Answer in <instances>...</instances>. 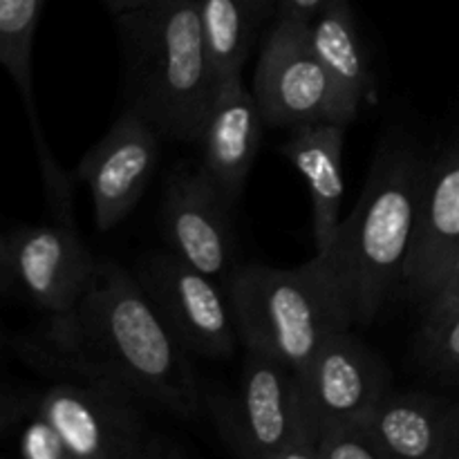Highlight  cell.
Here are the masks:
<instances>
[{
    "instance_id": "obj_4",
    "label": "cell",
    "mask_w": 459,
    "mask_h": 459,
    "mask_svg": "<svg viewBox=\"0 0 459 459\" xmlns=\"http://www.w3.org/2000/svg\"><path fill=\"white\" fill-rule=\"evenodd\" d=\"M224 290L242 345L296 372L330 336L354 325L348 294L323 254L290 269L236 264Z\"/></svg>"
},
{
    "instance_id": "obj_28",
    "label": "cell",
    "mask_w": 459,
    "mask_h": 459,
    "mask_svg": "<svg viewBox=\"0 0 459 459\" xmlns=\"http://www.w3.org/2000/svg\"><path fill=\"white\" fill-rule=\"evenodd\" d=\"M103 3L108 4V9H110L112 13H119L124 12V9L133 7V4H137L139 0H103Z\"/></svg>"
},
{
    "instance_id": "obj_20",
    "label": "cell",
    "mask_w": 459,
    "mask_h": 459,
    "mask_svg": "<svg viewBox=\"0 0 459 459\" xmlns=\"http://www.w3.org/2000/svg\"><path fill=\"white\" fill-rule=\"evenodd\" d=\"M316 459H385L366 417L332 424L316 437Z\"/></svg>"
},
{
    "instance_id": "obj_29",
    "label": "cell",
    "mask_w": 459,
    "mask_h": 459,
    "mask_svg": "<svg viewBox=\"0 0 459 459\" xmlns=\"http://www.w3.org/2000/svg\"><path fill=\"white\" fill-rule=\"evenodd\" d=\"M457 411V433H455V446H453V459H459V399H455Z\"/></svg>"
},
{
    "instance_id": "obj_11",
    "label": "cell",
    "mask_w": 459,
    "mask_h": 459,
    "mask_svg": "<svg viewBox=\"0 0 459 459\" xmlns=\"http://www.w3.org/2000/svg\"><path fill=\"white\" fill-rule=\"evenodd\" d=\"M231 206L202 166L175 170L161 202V233L170 254L222 285L236 267Z\"/></svg>"
},
{
    "instance_id": "obj_23",
    "label": "cell",
    "mask_w": 459,
    "mask_h": 459,
    "mask_svg": "<svg viewBox=\"0 0 459 459\" xmlns=\"http://www.w3.org/2000/svg\"><path fill=\"white\" fill-rule=\"evenodd\" d=\"M21 455L25 459H70L58 430L36 412L21 435Z\"/></svg>"
},
{
    "instance_id": "obj_27",
    "label": "cell",
    "mask_w": 459,
    "mask_h": 459,
    "mask_svg": "<svg viewBox=\"0 0 459 459\" xmlns=\"http://www.w3.org/2000/svg\"><path fill=\"white\" fill-rule=\"evenodd\" d=\"M247 3L254 7V12L258 13V16H264V13L272 12L273 4H278V0H247Z\"/></svg>"
},
{
    "instance_id": "obj_8",
    "label": "cell",
    "mask_w": 459,
    "mask_h": 459,
    "mask_svg": "<svg viewBox=\"0 0 459 459\" xmlns=\"http://www.w3.org/2000/svg\"><path fill=\"white\" fill-rule=\"evenodd\" d=\"M254 97L273 128L341 124L330 79L314 52L312 21L278 13L255 67Z\"/></svg>"
},
{
    "instance_id": "obj_18",
    "label": "cell",
    "mask_w": 459,
    "mask_h": 459,
    "mask_svg": "<svg viewBox=\"0 0 459 459\" xmlns=\"http://www.w3.org/2000/svg\"><path fill=\"white\" fill-rule=\"evenodd\" d=\"M45 3L48 0H0V65L13 79L22 103L30 112L43 178H56L63 170L49 152L43 133H40L34 106V81H31V49H34V34Z\"/></svg>"
},
{
    "instance_id": "obj_15",
    "label": "cell",
    "mask_w": 459,
    "mask_h": 459,
    "mask_svg": "<svg viewBox=\"0 0 459 459\" xmlns=\"http://www.w3.org/2000/svg\"><path fill=\"white\" fill-rule=\"evenodd\" d=\"M366 421L385 459H453L457 411L451 399L390 388Z\"/></svg>"
},
{
    "instance_id": "obj_25",
    "label": "cell",
    "mask_w": 459,
    "mask_h": 459,
    "mask_svg": "<svg viewBox=\"0 0 459 459\" xmlns=\"http://www.w3.org/2000/svg\"><path fill=\"white\" fill-rule=\"evenodd\" d=\"M25 411L27 402H22V399L18 397H9V394H0V433H3L9 424L21 420Z\"/></svg>"
},
{
    "instance_id": "obj_10",
    "label": "cell",
    "mask_w": 459,
    "mask_h": 459,
    "mask_svg": "<svg viewBox=\"0 0 459 459\" xmlns=\"http://www.w3.org/2000/svg\"><path fill=\"white\" fill-rule=\"evenodd\" d=\"M160 157L161 134L126 108L110 130L81 157L76 178L88 186L99 231H110L133 213Z\"/></svg>"
},
{
    "instance_id": "obj_26",
    "label": "cell",
    "mask_w": 459,
    "mask_h": 459,
    "mask_svg": "<svg viewBox=\"0 0 459 459\" xmlns=\"http://www.w3.org/2000/svg\"><path fill=\"white\" fill-rule=\"evenodd\" d=\"M13 282L12 269H9V258H7V240H0V290Z\"/></svg>"
},
{
    "instance_id": "obj_16",
    "label": "cell",
    "mask_w": 459,
    "mask_h": 459,
    "mask_svg": "<svg viewBox=\"0 0 459 459\" xmlns=\"http://www.w3.org/2000/svg\"><path fill=\"white\" fill-rule=\"evenodd\" d=\"M348 126L334 121L307 124L291 130L282 146V155L294 164L305 179L312 200L314 238L316 254L330 247L339 227L341 204H343V139Z\"/></svg>"
},
{
    "instance_id": "obj_12",
    "label": "cell",
    "mask_w": 459,
    "mask_h": 459,
    "mask_svg": "<svg viewBox=\"0 0 459 459\" xmlns=\"http://www.w3.org/2000/svg\"><path fill=\"white\" fill-rule=\"evenodd\" d=\"M12 278L27 299L49 314L70 309L88 287L97 258H92L72 220L34 224L7 240Z\"/></svg>"
},
{
    "instance_id": "obj_2",
    "label": "cell",
    "mask_w": 459,
    "mask_h": 459,
    "mask_svg": "<svg viewBox=\"0 0 459 459\" xmlns=\"http://www.w3.org/2000/svg\"><path fill=\"white\" fill-rule=\"evenodd\" d=\"M124 48V101L161 137L197 142L218 79L197 0H139L112 13Z\"/></svg>"
},
{
    "instance_id": "obj_21",
    "label": "cell",
    "mask_w": 459,
    "mask_h": 459,
    "mask_svg": "<svg viewBox=\"0 0 459 459\" xmlns=\"http://www.w3.org/2000/svg\"><path fill=\"white\" fill-rule=\"evenodd\" d=\"M420 357L430 375L442 379L459 377V314L453 316L433 336L420 341Z\"/></svg>"
},
{
    "instance_id": "obj_3",
    "label": "cell",
    "mask_w": 459,
    "mask_h": 459,
    "mask_svg": "<svg viewBox=\"0 0 459 459\" xmlns=\"http://www.w3.org/2000/svg\"><path fill=\"white\" fill-rule=\"evenodd\" d=\"M429 164L408 139H385L361 200L323 251L348 294L354 323L375 321L403 285Z\"/></svg>"
},
{
    "instance_id": "obj_22",
    "label": "cell",
    "mask_w": 459,
    "mask_h": 459,
    "mask_svg": "<svg viewBox=\"0 0 459 459\" xmlns=\"http://www.w3.org/2000/svg\"><path fill=\"white\" fill-rule=\"evenodd\" d=\"M459 314V260L455 267L451 269V273L446 276V281L442 282L437 291H435L433 299L424 305V316H421V327H420V341L433 336L439 327L446 325L453 316Z\"/></svg>"
},
{
    "instance_id": "obj_17",
    "label": "cell",
    "mask_w": 459,
    "mask_h": 459,
    "mask_svg": "<svg viewBox=\"0 0 459 459\" xmlns=\"http://www.w3.org/2000/svg\"><path fill=\"white\" fill-rule=\"evenodd\" d=\"M312 45L330 79L341 124H352L372 97V72L350 0H330L312 18Z\"/></svg>"
},
{
    "instance_id": "obj_13",
    "label": "cell",
    "mask_w": 459,
    "mask_h": 459,
    "mask_svg": "<svg viewBox=\"0 0 459 459\" xmlns=\"http://www.w3.org/2000/svg\"><path fill=\"white\" fill-rule=\"evenodd\" d=\"M459 260V143L444 151L426 170L415 236L403 269V285L429 303Z\"/></svg>"
},
{
    "instance_id": "obj_19",
    "label": "cell",
    "mask_w": 459,
    "mask_h": 459,
    "mask_svg": "<svg viewBox=\"0 0 459 459\" xmlns=\"http://www.w3.org/2000/svg\"><path fill=\"white\" fill-rule=\"evenodd\" d=\"M200 3L202 34L213 65L218 88L242 76V65L251 48V34L258 21L247 0H197Z\"/></svg>"
},
{
    "instance_id": "obj_7",
    "label": "cell",
    "mask_w": 459,
    "mask_h": 459,
    "mask_svg": "<svg viewBox=\"0 0 459 459\" xmlns=\"http://www.w3.org/2000/svg\"><path fill=\"white\" fill-rule=\"evenodd\" d=\"M134 278L166 330L188 354L227 359L236 352L238 330L222 282L170 251L139 260Z\"/></svg>"
},
{
    "instance_id": "obj_24",
    "label": "cell",
    "mask_w": 459,
    "mask_h": 459,
    "mask_svg": "<svg viewBox=\"0 0 459 459\" xmlns=\"http://www.w3.org/2000/svg\"><path fill=\"white\" fill-rule=\"evenodd\" d=\"M327 3L330 0H278V13L312 21L314 16H318L325 9Z\"/></svg>"
},
{
    "instance_id": "obj_1",
    "label": "cell",
    "mask_w": 459,
    "mask_h": 459,
    "mask_svg": "<svg viewBox=\"0 0 459 459\" xmlns=\"http://www.w3.org/2000/svg\"><path fill=\"white\" fill-rule=\"evenodd\" d=\"M36 352L74 379L175 417L193 420L204 406L188 352L166 330L134 273L115 260H97L81 299L52 314Z\"/></svg>"
},
{
    "instance_id": "obj_5",
    "label": "cell",
    "mask_w": 459,
    "mask_h": 459,
    "mask_svg": "<svg viewBox=\"0 0 459 459\" xmlns=\"http://www.w3.org/2000/svg\"><path fill=\"white\" fill-rule=\"evenodd\" d=\"M224 446L245 459H316L299 402L296 370L247 350L233 394L206 399Z\"/></svg>"
},
{
    "instance_id": "obj_14",
    "label": "cell",
    "mask_w": 459,
    "mask_h": 459,
    "mask_svg": "<svg viewBox=\"0 0 459 459\" xmlns=\"http://www.w3.org/2000/svg\"><path fill=\"white\" fill-rule=\"evenodd\" d=\"M263 126L258 101L242 85V76L220 85L197 143L202 148L200 166L231 204L245 191L258 155Z\"/></svg>"
},
{
    "instance_id": "obj_9",
    "label": "cell",
    "mask_w": 459,
    "mask_h": 459,
    "mask_svg": "<svg viewBox=\"0 0 459 459\" xmlns=\"http://www.w3.org/2000/svg\"><path fill=\"white\" fill-rule=\"evenodd\" d=\"M296 381L305 429L314 446L323 429L368 417L393 388L385 363L352 330L330 336L296 372Z\"/></svg>"
},
{
    "instance_id": "obj_6",
    "label": "cell",
    "mask_w": 459,
    "mask_h": 459,
    "mask_svg": "<svg viewBox=\"0 0 459 459\" xmlns=\"http://www.w3.org/2000/svg\"><path fill=\"white\" fill-rule=\"evenodd\" d=\"M72 459H179L184 451L155 433L137 399L108 385L74 381L49 385L36 402Z\"/></svg>"
}]
</instances>
